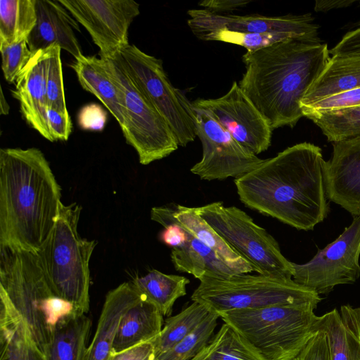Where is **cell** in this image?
<instances>
[{
  "mask_svg": "<svg viewBox=\"0 0 360 360\" xmlns=\"http://www.w3.org/2000/svg\"><path fill=\"white\" fill-rule=\"evenodd\" d=\"M321 148L308 142L288 147L236 178L245 206L298 230L309 231L329 211Z\"/></svg>",
  "mask_w": 360,
  "mask_h": 360,
  "instance_id": "1",
  "label": "cell"
},
{
  "mask_svg": "<svg viewBox=\"0 0 360 360\" xmlns=\"http://www.w3.org/2000/svg\"><path fill=\"white\" fill-rule=\"evenodd\" d=\"M61 204L60 186L39 149L0 150V245L37 252Z\"/></svg>",
  "mask_w": 360,
  "mask_h": 360,
  "instance_id": "2",
  "label": "cell"
},
{
  "mask_svg": "<svg viewBox=\"0 0 360 360\" xmlns=\"http://www.w3.org/2000/svg\"><path fill=\"white\" fill-rule=\"evenodd\" d=\"M242 58L245 72L238 84L274 130L292 128L304 117L301 101L330 53L326 43L292 38Z\"/></svg>",
  "mask_w": 360,
  "mask_h": 360,
  "instance_id": "3",
  "label": "cell"
},
{
  "mask_svg": "<svg viewBox=\"0 0 360 360\" xmlns=\"http://www.w3.org/2000/svg\"><path fill=\"white\" fill-rule=\"evenodd\" d=\"M0 314L21 320L46 354L58 326L79 314L51 288L37 252L0 245Z\"/></svg>",
  "mask_w": 360,
  "mask_h": 360,
  "instance_id": "4",
  "label": "cell"
},
{
  "mask_svg": "<svg viewBox=\"0 0 360 360\" xmlns=\"http://www.w3.org/2000/svg\"><path fill=\"white\" fill-rule=\"evenodd\" d=\"M81 211L75 202H62L56 224L37 254L53 292L86 314L90 305L89 262L97 242L79 234Z\"/></svg>",
  "mask_w": 360,
  "mask_h": 360,
  "instance_id": "5",
  "label": "cell"
},
{
  "mask_svg": "<svg viewBox=\"0 0 360 360\" xmlns=\"http://www.w3.org/2000/svg\"><path fill=\"white\" fill-rule=\"evenodd\" d=\"M311 304L276 305L217 313L268 360H294L316 333Z\"/></svg>",
  "mask_w": 360,
  "mask_h": 360,
  "instance_id": "6",
  "label": "cell"
},
{
  "mask_svg": "<svg viewBox=\"0 0 360 360\" xmlns=\"http://www.w3.org/2000/svg\"><path fill=\"white\" fill-rule=\"evenodd\" d=\"M191 298L215 313L276 305L311 304L317 307L321 300L318 293L293 279L261 274L203 277Z\"/></svg>",
  "mask_w": 360,
  "mask_h": 360,
  "instance_id": "7",
  "label": "cell"
},
{
  "mask_svg": "<svg viewBox=\"0 0 360 360\" xmlns=\"http://www.w3.org/2000/svg\"><path fill=\"white\" fill-rule=\"evenodd\" d=\"M101 59L120 92L124 112L121 129L139 162L146 165L177 150L179 146L168 123L134 85L116 55Z\"/></svg>",
  "mask_w": 360,
  "mask_h": 360,
  "instance_id": "8",
  "label": "cell"
},
{
  "mask_svg": "<svg viewBox=\"0 0 360 360\" xmlns=\"http://www.w3.org/2000/svg\"><path fill=\"white\" fill-rule=\"evenodd\" d=\"M115 55L134 85L168 123L179 146L193 141L197 136L195 109L184 94L172 85L162 61L134 44Z\"/></svg>",
  "mask_w": 360,
  "mask_h": 360,
  "instance_id": "9",
  "label": "cell"
},
{
  "mask_svg": "<svg viewBox=\"0 0 360 360\" xmlns=\"http://www.w3.org/2000/svg\"><path fill=\"white\" fill-rule=\"evenodd\" d=\"M196 211L257 274L292 279L293 262L283 256L274 238L244 211L221 202L198 207Z\"/></svg>",
  "mask_w": 360,
  "mask_h": 360,
  "instance_id": "10",
  "label": "cell"
},
{
  "mask_svg": "<svg viewBox=\"0 0 360 360\" xmlns=\"http://www.w3.org/2000/svg\"><path fill=\"white\" fill-rule=\"evenodd\" d=\"M360 217L332 243L308 262H293V281L319 295L328 294L335 286L354 283L360 276Z\"/></svg>",
  "mask_w": 360,
  "mask_h": 360,
  "instance_id": "11",
  "label": "cell"
},
{
  "mask_svg": "<svg viewBox=\"0 0 360 360\" xmlns=\"http://www.w3.org/2000/svg\"><path fill=\"white\" fill-rule=\"evenodd\" d=\"M193 108L196 135L202 143V156L191 167L193 174L208 181L238 178L264 162L239 143L209 112Z\"/></svg>",
  "mask_w": 360,
  "mask_h": 360,
  "instance_id": "12",
  "label": "cell"
},
{
  "mask_svg": "<svg viewBox=\"0 0 360 360\" xmlns=\"http://www.w3.org/2000/svg\"><path fill=\"white\" fill-rule=\"evenodd\" d=\"M89 32L101 58H110L128 46V32L140 13L133 0H58Z\"/></svg>",
  "mask_w": 360,
  "mask_h": 360,
  "instance_id": "13",
  "label": "cell"
},
{
  "mask_svg": "<svg viewBox=\"0 0 360 360\" xmlns=\"http://www.w3.org/2000/svg\"><path fill=\"white\" fill-rule=\"evenodd\" d=\"M193 107L209 112L239 143L258 155L271 146L273 129L236 81L217 98L197 99Z\"/></svg>",
  "mask_w": 360,
  "mask_h": 360,
  "instance_id": "14",
  "label": "cell"
},
{
  "mask_svg": "<svg viewBox=\"0 0 360 360\" xmlns=\"http://www.w3.org/2000/svg\"><path fill=\"white\" fill-rule=\"evenodd\" d=\"M188 14L190 16L188 25L199 39L216 30H229L250 33L285 34L295 38L322 42L319 37V26L314 22L311 13L282 16L218 15L202 8L190 9Z\"/></svg>",
  "mask_w": 360,
  "mask_h": 360,
  "instance_id": "15",
  "label": "cell"
},
{
  "mask_svg": "<svg viewBox=\"0 0 360 360\" xmlns=\"http://www.w3.org/2000/svg\"><path fill=\"white\" fill-rule=\"evenodd\" d=\"M327 198L352 216L360 217V138L333 143L323 165Z\"/></svg>",
  "mask_w": 360,
  "mask_h": 360,
  "instance_id": "16",
  "label": "cell"
},
{
  "mask_svg": "<svg viewBox=\"0 0 360 360\" xmlns=\"http://www.w3.org/2000/svg\"><path fill=\"white\" fill-rule=\"evenodd\" d=\"M150 218L164 227L176 224L210 248L217 256L240 274L257 273L196 211V207L169 204L154 207Z\"/></svg>",
  "mask_w": 360,
  "mask_h": 360,
  "instance_id": "17",
  "label": "cell"
},
{
  "mask_svg": "<svg viewBox=\"0 0 360 360\" xmlns=\"http://www.w3.org/2000/svg\"><path fill=\"white\" fill-rule=\"evenodd\" d=\"M49 47L34 53L20 74L12 90L18 100L21 113L27 123L43 137L54 141L47 118L46 70Z\"/></svg>",
  "mask_w": 360,
  "mask_h": 360,
  "instance_id": "18",
  "label": "cell"
},
{
  "mask_svg": "<svg viewBox=\"0 0 360 360\" xmlns=\"http://www.w3.org/2000/svg\"><path fill=\"white\" fill-rule=\"evenodd\" d=\"M37 22L27 41L32 53L52 45L59 46L75 59L82 56L74 30L79 31L77 21L58 0H35Z\"/></svg>",
  "mask_w": 360,
  "mask_h": 360,
  "instance_id": "19",
  "label": "cell"
},
{
  "mask_svg": "<svg viewBox=\"0 0 360 360\" xmlns=\"http://www.w3.org/2000/svg\"><path fill=\"white\" fill-rule=\"evenodd\" d=\"M140 298L132 282H124L108 292L84 360L110 359L120 319Z\"/></svg>",
  "mask_w": 360,
  "mask_h": 360,
  "instance_id": "20",
  "label": "cell"
},
{
  "mask_svg": "<svg viewBox=\"0 0 360 360\" xmlns=\"http://www.w3.org/2000/svg\"><path fill=\"white\" fill-rule=\"evenodd\" d=\"M318 330L326 335L330 360H360V307L342 305L318 316Z\"/></svg>",
  "mask_w": 360,
  "mask_h": 360,
  "instance_id": "21",
  "label": "cell"
},
{
  "mask_svg": "<svg viewBox=\"0 0 360 360\" xmlns=\"http://www.w3.org/2000/svg\"><path fill=\"white\" fill-rule=\"evenodd\" d=\"M162 324L163 315L155 305L141 296L120 319L112 353L154 340L160 334Z\"/></svg>",
  "mask_w": 360,
  "mask_h": 360,
  "instance_id": "22",
  "label": "cell"
},
{
  "mask_svg": "<svg viewBox=\"0 0 360 360\" xmlns=\"http://www.w3.org/2000/svg\"><path fill=\"white\" fill-rule=\"evenodd\" d=\"M360 87V54L332 56L301 101V107Z\"/></svg>",
  "mask_w": 360,
  "mask_h": 360,
  "instance_id": "23",
  "label": "cell"
},
{
  "mask_svg": "<svg viewBox=\"0 0 360 360\" xmlns=\"http://www.w3.org/2000/svg\"><path fill=\"white\" fill-rule=\"evenodd\" d=\"M70 66L76 72L82 87L101 101L122 129L124 123L122 96L108 75L102 59L82 55L75 59Z\"/></svg>",
  "mask_w": 360,
  "mask_h": 360,
  "instance_id": "24",
  "label": "cell"
},
{
  "mask_svg": "<svg viewBox=\"0 0 360 360\" xmlns=\"http://www.w3.org/2000/svg\"><path fill=\"white\" fill-rule=\"evenodd\" d=\"M186 233L185 244L172 248L171 252L176 270L190 274L199 280L203 277L226 278L240 274L220 259L210 248Z\"/></svg>",
  "mask_w": 360,
  "mask_h": 360,
  "instance_id": "25",
  "label": "cell"
},
{
  "mask_svg": "<svg viewBox=\"0 0 360 360\" xmlns=\"http://www.w3.org/2000/svg\"><path fill=\"white\" fill-rule=\"evenodd\" d=\"M131 282L143 299L155 305L163 316H169L176 300L186 295L190 281L185 276L153 269Z\"/></svg>",
  "mask_w": 360,
  "mask_h": 360,
  "instance_id": "26",
  "label": "cell"
},
{
  "mask_svg": "<svg viewBox=\"0 0 360 360\" xmlns=\"http://www.w3.org/2000/svg\"><path fill=\"white\" fill-rule=\"evenodd\" d=\"M91 323L85 314L60 323L45 354L46 360H84Z\"/></svg>",
  "mask_w": 360,
  "mask_h": 360,
  "instance_id": "27",
  "label": "cell"
},
{
  "mask_svg": "<svg viewBox=\"0 0 360 360\" xmlns=\"http://www.w3.org/2000/svg\"><path fill=\"white\" fill-rule=\"evenodd\" d=\"M36 22L35 0H1L0 46L27 39Z\"/></svg>",
  "mask_w": 360,
  "mask_h": 360,
  "instance_id": "28",
  "label": "cell"
},
{
  "mask_svg": "<svg viewBox=\"0 0 360 360\" xmlns=\"http://www.w3.org/2000/svg\"><path fill=\"white\" fill-rule=\"evenodd\" d=\"M0 360H46L23 322L0 315Z\"/></svg>",
  "mask_w": 360,
  "mask_h": 360,
  "instance_id": "29",
  "label": "cell"
},
{
  "mask_svg": "<svg viewBox=\"0 0 360 360\" xmlns=\"http://www.w3.org/2000/svg\"><path fill=\"white\" fill-rule=\"evenodd\" d=\"M332 143L360 138V105L328 111H303Z\"/></svg>",
  "mask_w": 360,
  "mask_h": 360,
  "instance_id": "30",
  "label": "cell"
},
{
  "mask_svg": "<svg viewBox=\"0 0 360 360\" xmlns=\"http://www.w3.org/2000/svg\"><path fill=\"white\" fill-rule=\"evenodd\" d=\"M211 312L204 304L193 302L178 314L169 316L155 339L156 358L191 333Z\"/></svg>",
  "mask_w": 360,
  "mask_h": 360,
  "instance_id": "31",
  "label": "cell"
},
{
  "mask_svg": "<svg viewBox=\"0 0 360 360\" xmlns=\"http://www.w3.org/2000/svg\"><path fill=\"white\" fill-rule=\"evenodd\" d=\"M204 349L210 360H268L248 340L226 323Z\"/></svg>",
  "mask_w": 360,
  "mask_h": 360,
  "instance_id": "32",
  "label": "cell"
},
{
  "mask_svg": "<svg viewBox=\"0 0 360 360\" xmlns=\"http://www.w3.org/2000/svg\"><path fill=\"white\" fill-rule=\"evenodd\" d=\"M219 316L212 311L210 315L188 336L155 360H191L211 340Z\"/></svg>",
  "mask_w": 360,
  "mask_h": 360,
  "instance_id": "33",
  "label": "cell"
},
{
  "mask_svg": "<svg viewBox=\"0 0 360 360\" xmlns=\"http://www.w3.org/2000/svg\"><path fill=\"white\" fill-rule=\"evenodd\" d=\"M292 38L295 37L285 34H261L216 30L204 34L200 39L233 44L245 48L248 52H252Z\"/></svg>",
  "mask_w": 360,
  "mask_h": 360,
  "instance_id": "34",
  "label": "cell"
},
{
  "mask_svg": "<svg viewBox=\"0 0 360 360\" xmlns=\"http://www.w3.org/2000/svg\"><path fill=\"white\" fill-rule=\"evenodd\" d=\"M60 51L59 46L52 45L49 47L46 70L47 104L48 108L69 114L65 99Z\"/></svg>",
  "mask_w": 360,
  "mask_h": 360,
  "instance_id": "35",
  "label": "cell"
},
{
  "mask_svg": "<svg viewBox=\"0 0 360 360\" xmlns=\"http://www.w3.org/2000/svg\"><path fill=\"white\" fill-rule=\"evenodd\" d=\"M1 68L5 79L15 82L17 78L32 59L34 53L29 49L27 39L0 46Z\"/></svg>",
  "mask_w": 360,
  "mask_h": 360,
  "instance_id": "36",
  "label": "cell"
},
{
  "mask_svg": "<svg viewBox=\"0 0 360 360\" xmlns=\"http://www.w3.org/2000/svg\"><path fill=\"white\" fill-rule=\"evenodd\" d=\"M360 105V87L347 90L302 106L303 111H328Z\"/></svg>",
  "mask_w": 360,
  "mask_h": 360,
  "instance_id": "37",
  "label": "cell"
},
{
  "mask_svg": "<svg viewBox=\"0 0 360 360\" xmlns=\"http://www.w3.org/2000/svg\"><path fill=\"white\" fill-rule=\"evenodd\" d=\"M294 360H330L326 334L316 331Z\"/></svg>",
  "mask_w": 360,
  "mask_h": 360,
  "instance_id": "38",
  "label": "cell"
},
{
  "mask_svg": "<svg viewBox=\"0 0 360 360\" xmlns=\"http://www.w3.org/2000/svg\"><path fill=\"white\" fill-rule=\"evenodd\" d=\"M48 125L53 141H67L72 129L69 114L47 108Z\"/></svg>",
  "mask_w": 360,
  "mask_h": 360,
  "instance_id": "39",
  "label": "cell"
},
{
  "mask_svg": "<svg viewBox=\"0 0 360 360\" xmlns=\"http://www.w3.org/2000/svg\"><path fill=\"white\" fill-rule=\"evenodd\" d=\"M155 339L124 351L114 353L109 360H155Z\"/></svg>",
  "mask_w": 360,
  "mask_h": 360,
  "instance_id": "40",
  "label": "cell"
},
{
  "mask_svg": "<svg viewBox=\"0 0 360 360\" xmlns=\"http://www.w3.org/2000/svg\"><path fill=\"white\" fill-rule=\"evenodd\" d=\"M332 56L360 54V21L355 29L347 32L330 50Z\"/></svg>",
  "mask_w": 360,
  "mask_h": 360,
  "instance_id": "41",
  "label": "cell"
},
{
  "mask_svg": "<svg viewBox=\"0 0 360 360\" xmlns=\"http://www.w3.org/2000/svg\"><path fill=\"white\" fill-rule=\"evenodd\" d=\"M106 114L98 105L84 107L79 115L80 126L88 130H101L105 125Z\"/></svg>",
  "mask_w": 360,
  "mask_h": 360,
  "instance_id": "42",
  "label": "cell"
},
{
  "mask_svg": "<svg viewBox=\"0 0 360 360\" xmlns=\"http://www.w3.org/2000/svg\"><path fill=\"white\" fill-rule=\"evenodd\" d=\"M250 2L248 0H205L199 2L198 4L212 13L224 15L244 7Z\"/></svg>",
  "mask_w": 360,
  "mask_h": 360,
  "instance_id": "43",
  "label": "cell"
},
{
  "mask_svg": "<svg viewBox=\"0 0 360 360\" xmlns=\"http://www.w3.org/2000/svg\"><path fill=\"white\" fill-rule=\"evenodd\" d=\"M186 238V231L176 224H170L165 226V230L160 235L162 241L172 248L184 245Z\"/></svg>",
  "mask_w": 360,
  "mask_h": 360,
  "instance_id": "44",
  "label": "cell"
},
{
  "mask_svg": "<svg viewBox=\"0 0 360 360\" xmlns=\"http://www.w3.org/2000/svg\"><path fill=\"white\" fill-rule=\"evenodd\" d=\"M355 0H326L316 1L314 10L317 12H327L330 10L349 7L355 3Z\"/></svg>",
  "mask_w": 360,
  "mask_h": 360,
  "instance_id": "45",
  "label": "cell"
},
{
  "mask_svg": "<svg viewBox=\"0 0 360 360\" xmlns=\"http://www.w3.org/2000/svg\"><path fill=\"white\" fill-rule=\"evenodd\" d=\"M1 98H0V105H1V114L2 115H8L9 112V105L6 100V98L4 96L2 89L1 88Z\"/></svg>",
  "mask_w": 360,
  "mask_h": 360,
  "instance_id": "46",
  "label": "cell"
},
{
  "mask_svg": "<svg viewBox=\"0 0 360 360\" xmlns=\"http://www.w3.org/2000/svg\"><path fill=\"white\" fill-rule=\"evenodd\" d=\"M191 360H210L206 355L205 349L203 348L193 359Z\"/></svg>",
  "mask_w": 360,
  "mask_h": 360,
  "instance_id": "47",
  "label": "cell"
}]
</instances>
